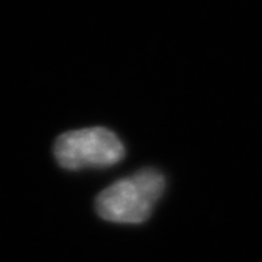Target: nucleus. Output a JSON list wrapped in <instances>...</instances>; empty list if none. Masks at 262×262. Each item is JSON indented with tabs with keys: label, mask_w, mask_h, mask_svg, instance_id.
Listing matches in <instances>:
<instances>
[{
	"label": "nucleus",
	"mask_w": 262,
	"mask_h": 262,
	"mask_svg": "<svg viewBox=\"0 0 262 262\" xmlns=\"http://www.w3.org/2000/svg\"><path fill=\"white\" fill-rule=\"evenodd\" d=\"M165 190V178L154 169H145L130 178L119 180L104 189L95 207L106 221L142 224L151 215L152 207Z\"/></svg>",
	"instance_id": "f257e3e1"
},
{
	"label": "nucleus",
	"mask_w": 262,
	"mask_h": 262,
	"mask_svg": "<svg viewBox=\"0 0 262 262\" xmlns=\"http://www.w3.org/2000/svg\"><path fill=\"white\" fill-rule=\"evenodd\" d=\"M54 154L63 169L107 167L123 159L124 146L117 135L107 128H82L58 137Z\"/></svg>",
	"instance_id": "f03ea898"
}]
</instances>
